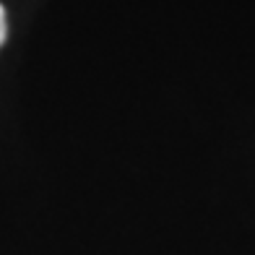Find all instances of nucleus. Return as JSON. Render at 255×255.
Returning <instances> with one entry per match:
<instances>
[{
	"label": "nucleus",
	"mask_w": 255,
	"mask_h": 255,
	"mask_svg": "<svg viewBox=\"0 0 255 255\" xmlns=\"http://www.w3.org/2000/svg\"><path fill=\"white\" fill-rule=\"evenodd\" d=\"M5 37H8V18H5V8L0 5V47H3Z\"/></svg>",
	"instance_id": "nucleus-1"
}]
</instances>
